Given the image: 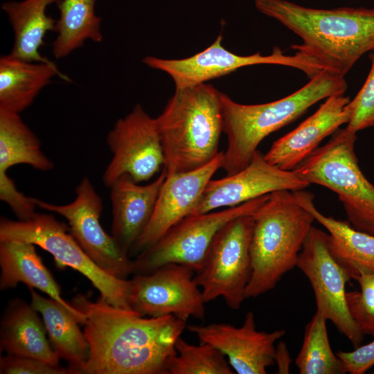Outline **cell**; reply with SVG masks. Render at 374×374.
I'll return each instance as SVG.
<instances>
[{
  "label": "cell",
  "mask_w": 374,
  "mask_h": 374,
  "mask_svg": "<svg viewBox=\"0 0 374 374\" xmlns=\"http://www.w3.org/2000/svg\"><path fill=\"white\" fill-rule=\"evenodd\" d=\"M72 305L84 314L90 349L82 374H168L186 322L172 315L141 316L80 294Z\"/></svg>",
  "instance_id": "cell-1"
},
{
  "label": "cell",
  "mask_w": 374,
  "mask_h": 374,
  "mask_svg": "<svg viewBox=\"0 0 374 374\" xmlns=\"http://www.w3.org/2000/svg\"><path fill=\"white\" fill-rule=\"evenodd\" d=\"M256 9L292 30L302 44L292 48L345 76L374 51V8L305 7L287 0H254Z\"/></svg>",
  "instance_id": "cell-2"
},
{
  "label": "cell",
  "mask_w": 374,
  "mask_h": 374,
  "mask_svg": "<svg viewBox=\"0 0 374 374\" xmlns=\"http://www.w3.org/2000/svg\"><path fill=\"white\" fill-rule=\"evenodd\" d=\"M347 89L344 76L324 69L299 90L270 103L240 104L222 93L224 132L228 145L220 168L226 175L241 170L268 135L296 120L319 101L344 94Z\"/></svg>",
  "instance_id": "cell-3"
},
{
  "label": "cell",
  "mask_w": 374,
  "mask_h": 374,
  "mask_svg": "<svg viewBox=\"0 0 374 374\" xmlns=\"http://www.w3.org/2000/svg\"><path fill=\"white\" fill-rule=\"evenodd\" d=\"M222 94L205 83L175 88L156 118L168 176L199 168L220 154Z\"/></svg>",
  "instance_id": "cell-4"
},
{
  "label": "cell",
  "mask_w": 374,
  "mask_h": 374,
  "mask_svg": "<svg viewBox=\"0 0 374 374\" xmlns=\"http://www.w3.org/2000/svg\"><path fill=\"white\" fill-rule=\"evenodd\" d=\"M252 217L251 275L246 299L273 290L286 273L296 267L299 254L314 221L294 192L288 190L270 193Z\"/></svg>",
  "instance_id": "cell-5"
},
{
  "label": "cell",
  "mask_w": 374,
  "mask_h": 374,
  "mask_svg": "<svg viewBox=\"0 0 374 374\" xmlns=\"http://www.w3.org/2000/svg\"><path fill=\"white\" fill-rule=\"evenodd\" d=\"M357 138V133L346 127L339 129L293 170L310 184L336 193L348 222L355 229L374 235V186L359 166Z\"/></svg>",
  "instance_id": "cell-6"
},
{
  "label": "cell",
  "mask_w": 374,
  "mask_h": 374,
  "mask_svg": "<svg viewBox=\"0 0 374 374\" xmlns=\"http://www.w3.org/2000/svg\"><path fill=\"white\" fill-rule=\"evenodd\" d=\"M17 240L33 243L51 253L57 267H69L87 278L100 299L123 309L127 302L129 280L114 277L101 269L84 252L69 227L53 215L38 213L26 220H0V241Z\"/></svg>",
  "instance_id": "cell-7"
},
{
  "label": "cell",
  "mask_w": 374,
  "mask_h": 374,
  "mask_svg": "<svg viewBox=\"0 0 374 374\" xmlns=\"http://www.w3.org/2000/svg\"><path fill=\"white\" fill-rule=\"evenodd\" d=\"M269 195L218 211L186 217L136 256L132 274H149L168 264L182 265L197 272L217 232L233 220L252 215Z\"/></svg>",
  "instance_id": "cell-8"
},
{
  "label": "cell",
  "mask_w": 374,
  "mask_h": 374,
  "mask_svg": "<svg viewBox=\"0 0 374 374\" xmlns=\"http://www.w3.org/2000/svg\"><path fill=\"white\" fill-rule=\"evenodd\" d=\"M253 226L252 215L241 216L227 223L215 236L201 269L194 276L205 303L222 297L236 310L246 299L251 275Z\"/></svg>",
  "instance_id": "cell-9"
},
{
  "label": "cell",
  "mask_w": 374,
  "mask_h": 374,
  "mask_svg": "<svg viewBox=\"0 0 374 374\" xmlns=\"http://www.w3.org/2000/svg\"><path fill=\"white\" fill-rule=\"evenodd\" d=\"M328 238V233L312 226L299 254L296 267L312 286L317 311L330 321L355 348L361 345L364 335L347 305L346 284L351 278L330 253Z\"/></svg>",
  "instance_id": "cell-10"
},
{
  "label": "cell",
  "mask_w": 374,
  "mask_h": 374,
  "mask_svg": "<svg viewBox=\"0 0 374 374\" xmlns=\"http://www.w3.org/2000/svg\"><path fill=\"white\" fill-rule=\"evenodd\" d=\"M220 34L214 42L203 51L183 59H162L146 56L143 62L148 66L168 74L175 84L181 88L204 83L213 78L228 75L237 69L256 64H278L302 71L311 79L324 68L309 56L296 51L293 55H285L279 47L272 53L262 55L260 52L251 55H239L226 49Z\"/></svg>",
  "instance_id": "cell-11"
},
{
  "label": "cell",
  "mask_w": 374,
  "mask_h": 374,
  "mask_svg": "<svg viewBox=\"0 0 374 374\" xmlns=\"http://www.w3.org/2000/svg\"><path fill=\"white\" fill-rule=\"evenodd\" d=\"M75 199L55 204L34 197L37 207L64 217L69 229L87 256L104 271L122 279L132 274L133 260L103 228L101 197L87 177L75 189Z\"/></svg>",
  "instance_id": "cell-12"
},
{
  "label": "cell",
  "mask_w": 374,
  "mask_h": 374,
  "mask_svg": "<svg viewBox=\"0 0 374 374\" xmlns=\"http://www.w3.org/2000/svg\"><path fill=\"white\" fill-rule=\"evenodd\" d=\"M106 141L112 155L103 175L108 188L124 175L139 184L148 181L165 167L156 118L139 104L117 120Z\"/></svg>",
  "instance_id": "cell-13"
},
{
  "label": "cell",
  "mask_w": 374,
  "mask_h": 374,
  "mask_svg": "<svg viewBox=\"0 0 374 374\" xmlns=\"http://www.w3.org/2000/svg\"><path fill=\"white\" fill-rule=\"evenodd\" d=\"M194 273L186 266L168 264L134 275L127 293L130 310L144 317L172 315L185 322L190 317L203 319L206 303Z\"/></svg>",
  "instance_id": "cell-14"
},
{
  "label": "cell",
  "mask_w": 374,
  "mask_h": 374,
  "mask_svg": "<svg viewBox=\"0 0 374 374\" xmlns=\"http://www.w3.org/2000/svg\"><path fill=\"white\" fill-rule=\"evenodd\" d=\"M309 185L294 170H282L269 163L257 150L241 170L219 179H211L189 215L238 206L278 190H303Z\"/></svg>",
  "instance_id": "cell-15"
},
{
  "label": "cell",
  "mask_w": 374,
  "mask_h": 374,
  "mask_svg": "<svg viewBox=\"0 0 374 374\" xmlns=\"http://www.w3.org/2000/svg\"><path fill=\"white\" fill-rule=\"evenodd\" d=\"M199 343H206L220 350L232 369L238 374H265L274 364L276 343L285 334L283 329L272 332L256 329L255 316L249 311L240 326L228 323L190 325Z\"/></svg>",
  "instance_id": "cell-16"
},
{
  "label": "cell",
  "mask_w": 374,
  "mask_h": 374,
  "mask_svg": "<svg viewBox=\"0 0 374 374\" xmlns=\"http://www.w3.org/2000/svg\"><path fill=\"white\" fill-rule=\"evenodd\" d=\"M223 152L194 170L166 175L153 214L131 251L136 256L157 242L179 221L188 216L208 182L220 168Z\"/></svg>",
  "instance_id": "cell-17"
},
{
  "label": "cell",
  "mask_w": 374,
  "mask_h": 374,
  "mask_svg": "<svg viewBox=\"0 0 374 374\" xmlns=\"http://www.w3.org/2000/svg\"><path fill=\"white\" fill-rule=\"evenodd\" d=\"M350 101L344 94L326 98L312 115L274 141L264 154L265 159L282 170H293L319 148L325 138L348 123Z\"/></svg>",
  "instance_id": "cell-18"
},
{
  "label": "cell",
  "mask_w": 374,
  "mask_h": 374,
  "mask_svg": "<svg viewBox=\"0 0 374 374\" xmlns=\"http://www.w3.org/2000/svg\"><path fill=\"white\" fill-rule=\"evenodd\" d=\"M166 175L163 168L154 181L139 185L124 175L109 187L112 206L111 235L128 255L152 217Z\"/></svg>",
  "instance_id": "cell-19"
},
{
  "label": "cell",
  "mask_w": 374,
  "mask_h": 374,
  "mask_svg": "<svg viewBox=\"0 0 374 374\" xmlns=\"http://www.w3.org/2000/svg\"><path fill=\"white\" fill-rule=\"evenodd\" d=\"M0 268L1 290L24 283L29 289H37L61 303L80 324H84V314L62 297L59 285L44 265L35 244L17 240L0 241Z\"/></svg>",
  "instance_id": "cell-20"
},
{
  "label": "cell",
  "mask_w": 374,
  "mask_h": 374,
  "mask_svg": "<svg viewBox=\"0 0 374 374\" xmlns=\"http://www.w3.org/2000/svg\"><path fill=\"white\" fill-rule=\"evenodd\" d=\"M39 313L21 299H11L0 323V349L7 354L35 358L60 366V357L46 337Z\"/></svg>",
  "instance_id": "cell-21"
},
{
  "label": "cell",
  "mask_w": 374,
  "mask_h": 374,
  "mask_svg": "<svg viewBox=\"0 0 374 374\" xmlns=\"http://www.w3.org/2000/svg\"><path fill=\"white\" fill-rule=\"evenodd\" d=\"M299 202L329 235L328 246L335 260L351 279L362 274H374V235L355 229L348 221L321 213L314 204V195L303 190L293 191Z\"/></svg>",
  "instance_id": "cell-22"
},
{
  "label": "cell",
  "mask_w": 374,
  "mask_h": 374,
  "mask_svg": "<svg viewBox=\"0 0 374 374\" xmlns=\"http://www.w3.org/2000/svg\"><path fill=\"white\" fill-rule=\"evenodd\" d=\"M70 81L51 61L28 62L10 54L0 58V108L20 113L54 76Z\"/></svg>",
  "instance_id": "cell-23"
},
{
  "label": "cell",
  "mask_w": 374,
  "mask_h": 374,
  "mask_svg": "<svg viewBox=\"0 0 374 374\" xmlns=\"http://www.w3.org/2000/svg\"><path fill=\"white\" fill-rule=\"evenodd\" d=\"M32 306L39 313L49 342L60 359L69 364L74 374H82L89 356V344L76 318L57 301L29 289Z\"/></svg>",
  "instance_id": "cell-24"
},
{
  "label": "cell",
  "mask_w": 374,
  "mask_h": 374,
  "mask_svg": "<svg viewBox=\"0 0 374 374\" xmlns=\"http://www.w3.org/2000/svg\"><path fill=\"white\" fill-rule=\"evenodd\" d=\"M61 0H23L6 1L1 8L8 17L14 33L10 54L28 62H50L39 48L48 31L55 30L56 20L46 14L47 7Z\"/></svg>",
  "instance_id": "cell-25"
},
{
  "label": "cell",
  "mask_w": 374,
  "mask_h": 374,
  "mask_svg": "<svg viewBox=\"0 0 374 374\" xmlns=\"http://www.w3.org/2000/svg\"><path fill=\"white\" fill-rule=\"evenodd\" d=\"M96 0H61L57 4L60 16L54 31L52 54L62 59L82 47L87 40L101 42V18L96 15Z\"/></svg>",
  "instance_id": "cell-26"
},
{
  "label": "cell",
  "mask_w": 374,
  "mask_h": 374,
  "mask_svg": "<svg viewBox=\"0 0 374 374\" xmlns=\"http://www.w3.org/2000/svg\"><path fill=\"white\" fill-rule=\"evenodd\" d=\"M18 164L50 171L53 162L42 150L38 137L19 113L0 108V173Z\"/></svg>",
  "instance_id": "cell-27"
},
{
  "label": "cell",
  "mask_w": 374,
  "mask_h": 374,
  "mask_svg": "<svg viewBox=\"0 0 374 374\" xmlns=\"http://www.w3.org/2000/svg\"><path fill=\"white\" fill-rule=\"evenodd\" d=\"M326 318L316 311L305 328L303 340L295 364L301 374H345L343 361L329 341Z\"/></svg>",
  "instance_id": "cell-28"
},
{
  "label": "cell",
  "mask_w": 374,
  "mask_h": 374,
  "mask_svg": "<svg viewBox=\"0 0 374 374\" xmlns=\"http://www.w3.org/2000/svg\"><path fill=\"white\" fill-rule=\"evenodd\" d=\"M177 354L168 368V374H233L226 356L211 344L193 345L180 336L176 343Z\"/></svg>",
  "instance_id": "cell-29"
},
{
  "label": "cell",
  "mask_w": 374,
  "mask_h": 374,
  "mask_svg": "<svg viewBox=\"0 0 374 374\" xmlns=\"http://www.w3.org/2000/svg\"><path fill=\"white\" fill-rule=\"evenodd\" d=\"M355 280L360 290L346 292L348 308L362 334L374 337V274H362Z\"/></svg>",
  "instance_id": "cell-30"
},
{
  "label": "cell",
  "mask_w": 374,
  "mask_h": 374,
  "mask_svg": "<svg viewBox=\"0 0 374 374\" xmlns=\"http://www.w3.org/2000/svg\"><path fill=\"white\" fill-rule=\"evenodd\" d=\"M368 56L371 64L368 76L355 97L348 104L350 116L346 127L355 133L374 127V51Z\"/></svg>",
  "instance_id": "cell-31"
},
{
  "label": "cell",
  "mask_w": 374,
  "mask_h": 374,
  "mask_svg": "<svg viewBox=\"0 0 374 374\" xmlns=\"http://www.w3.org/2000/svg\"><path fill=\"white\" fill-rule=\"evenodd\" d=\"M1 374H74L70 368L54 366L41 360L11 354L0 358Z\"/></svg>",
  "instance_id": "cell-32"
},
{
  "label": "cell",
  "mask_w": 374,
  "mask_h": 374,
  "mask_svg": "<svg viewBox=\"0 0 374 374\" xmlns=\"http://www.w3.org/2000/svg\"><path fill=\"white\" fill-rule=\"evenodd\" d=\"M0 199L10 207L19 220L30 219L37 213L34 197L19 192L7 173H0Z\"/></svg>",
  "instance_id": "cell-33"
},
{
  "label": "cell",
  "mask_w": 374,
  "mask_h": 374,
  "mask_svg": "<svg viewBox=\"0 0 374 374\" xmlns=\"http://www.w3.org/2000/svg\"><path fill=\"white\" fill-rule=\"evenodd\" d=\"M337 355L343 361L348 373H365L374 366V339L352 351H339Z\"/></svg>",
  "instance_id": "cell-34"
},
{
  "label": "cell",
  "mask_w": 374,
  "mask_h": 374,
  "mask_svg": "<svg viewBox=\"0 0 374 374\" xmlns=\"http://www.w3.org/2000/svg\"><path fill=\"white\" fill-rule=\"evenodd\" d=\"M274 361V364L276 365L278 373H290L292 359L291 358L287 345L285 342L279 341L276 345Z\"/></svg>",
  "instance_id": "cell-35"
},
{
  "label": "cell",
  "mask_w": 374,
  "mask_h": 374,
  "mask_svg": "<svg viewBox=\"0 0 374 374\" xmlns=\"http://www.w3.org/2000/svg\"><path fill=\"white\" fill-rule=\"evenodd\" d=\"M373 373L374 374V371L373 372Z\"/></svg>",
  "instance_id": "cell-36"
}]
</instances>
